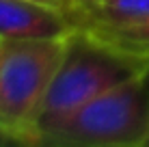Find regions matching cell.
Segmentation results:
<instances>
[{"label":"cell","mask_w":149,"mask_h":147,"mask_svg":"<svg viewBox=\"0 0 149 147\" xmlns=\"http://www.w3.org/2000/svg\"><path fill=\"white\" fill-rule=\"evenodd\" d=\"M65 52V39L0 41V134L30 145V134Z\"/></svg>","instance_id":"2"},{"label":"cell","mask_w":149,"mask_h":147,"mask_svg":"<svg viewBox=\"0 0 149 147\" xmlns=\"http://www.w3.org/2000/svg\"><path fill=\"white\" fill-rule=\"evenodd\" d=\"M35 2H41V4H48L52 9H58V11L67 13L71 20H74L76 11H78V0H35Z\"/></svg>","instance_id":"7"},{"label":"cell","mask_w":149,"mask_h":147,"mask_svg":"<svg viewBox=\"0 0 149 147\" xmlns=\"http://www.w3.org/2000/svg\"><path fill=\"white\" fill-rule=\"evenodd\" d=\"M82 28L93 30L97 37L106 39L110 43L149 54V20L134 24H119V26H82Z\"/></svg>","instance_id":"6"},{"label":"cell","mask_w":149,"mask_h":147,"mask_svg":"<svg viewBox=\"0 0 149 147\" xmlns=\"http://www.w3.org/2000/svg\"><path fill=\"white\" fill-rule=\"evenodd\" d=\"M97 2H102V0H78V9L80 7H91V4H97Z\"/></svg>","instance_id":"8"},{"label":"cell","mask_w":149,"mask_h":147,"mask_svg":"<svg viewBox=\"0 0 149 147\" xmlns=\"http://www.w3.org/2000/svg\"><path fill=\"white\" fill-rule=\"evenodd\" d=\"M147 74V52L127 50L76 26L65 37L63 59L37 113L30 145H41L69 115L97 95Z\"/></svg>","instance_id":"1"},{"label":"cell","mask_w":149,"mask_h":147,"mask_svg":"<svg viewBox=\"0 0 149 147\" xmlns=\"http://www.w3.org/2000/svg\"><path fill=\"white\" fill-rule=\"evenodd\" d=\"M147 147H149V143H147Z\"/></svg>","instance_id":"9"},{"label":"cell","mask_w":149,"mask_h":147,"mask_svg":"<svg viewBox=\"0 0 149 147\" xmlns=\"http://www.w3.org/2000/svg\"><path fill=\"white\" fill-rule=\"evenodd\" d=\"M147 76L97 95L69 115L41 145L52 147H147L149 87Z\"/></svg>","instance_id":"3"},{"label":"cell","mask_w":149,"mask_h":147,"mask_svg":"<svg viewBox=\"0 0 149 147\" xmlns=\"http://www.w3.org/2000/svg\"><path fill=\"white\" fill-rule=\"evenodd\" d=\"M149 20V0H102L80 7L74 15L76 26H119Z\"/></svg>","instance_id":"5"},{"label":"cell","mask_w":149,"mask_h":147,"mask_svg":"<svg viewBox=\"0 0 149 147\" xmlns=\"http://www.w3.org/2000/svg\"><path fill=\"white\" fill-rule=\"evenodd\" d=\"M76 28L67 13L35 0H0L2 39H65Z\"/></svg>","instance_id":"4"}]
</instances>
